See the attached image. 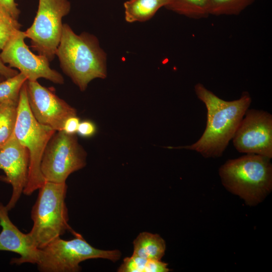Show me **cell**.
I'll use <instances>...</instances> for the list:
<instances>
[{"label":"cell","instance_id":"4","mask_svg":"<svg viewBox=\"0 0 272 272\" xmlns=\"http://www.w3.org/2000/svg\"><path fill=\"white\" fill-rule=\"evenodd\" d=\"M270 159L258 155L247 154L228 160L219 169L223 185L247 204L258 203L271 189Z\"/></svg>","mask_w":272,"mask_h":272},{"label":"cell","instance_id":"7","mask_svg":"<svg viewBox=\"0 0 272 272\" xmlns=\"http://www.w3.org/2000/svg\"><path fill=\"white\" fill-rule=\"evenodd\" d=\"M87 153L76 134L56 131L43 153L41 171L46 181L64 183L70 174L86 165Z\"/></svg>","mask_w":272,"mask_h":272},{"label":"cell","instance_id":"19","mask_svg":"<svg viewBox=\"0 0 272 272\" xmlns=\"http://www.w3.org/2000/svg\"><path fill=\"white\" fill-rule=\"evenodd\" d=\"M254 0H209L208 12L213 15H238Z\"/></svg>","mask_w":272,"mask_h":272},{"label":"cell","instance_id":"5","mask_svg":"<svg viewBox=\"0 0 272 272\" xmlns=\"http://www.w3.org/2000/svg\"><path fill=\"white\" fill-rule=\"evenodd\" d=\"M26 82L20 93L14 133L29 153L28 181L23 193L30 195L45 181L41 171V160L48 142L56 131L40 123L33 116L28 104Z\"/></svg>","mask_w":272,"mask_h":272},{"label":"cell","instance_id":"26","mask_svg":"<svg viewBox=\"0 0 272 272\" xmlns=\"http://www.w3.org/2000/svg\"><path fill=\"white\" fill-rule=\"evenodd\" d=\"M6 79L3 76L0 74V82Z\"/></svg>","mask_w":272,"mask_h":272},{"label":"cell","instance_id":"24","mask_svg":"<svg viewBox=\"0 0 272 272\" xmlns=\"http://www.w3.org/2000/svg\"><path fill=\"white\" fill-rule=\"evenodd\" d=\"M0 6L5 8L15 18L18 19L20 11L15 0H0Z\"/></svg>","mask_w":272,"mask_h":272},{"label":"cell","instance_id":"10","mask_svg":"<svg viewBox=\"0 0 272 272\" xmlns=\"http://www.w3.org/2000/svg\"><path fill=\"white\" fill-rule=\"evenodd\" d=\"M240 153L272 157V115L267 111H246L232 139Z\"/></svg>","mask_w":272,"mask_h":272},{"label":"cell","instance_id":"6","mask_svg":"<svg viewBox=\"0 0 272 272\" xmlns=\"http://www.w3.org/2000/svg\"><path fill=\"white\" fill-rule=\"evenodd\" d=\"M74 238L64 240L55 238L39 249L38 269L42 272H78L80 263L90 259L103 258L113 262L118 260L121 252L117 249L102 250L90 245L79 233L74 232Z\"/></svg>","mask_w":272,"mask_h":272},{"label":"cell","instance_id":"20","mask_svg":"<svg viewBox=\"0 0 272 272\" xmlns=\"http://www.w3.org/2000/svg\"><path fill=\"white\" fill-rule=\"evenodd\" d=\"M27 81V78L19 73L0 82V102H19L21 90Z\"/></svg>","mask_w":272,"mask_h":272},{"label":"cell","instance_id":"15","mask_svg":"<svg viewBox=\"0 0 272 272\" xmlns=\"http://www.w3.org/2000/svg\"><path fill=\"white\" fill-rule=\"evenodd\" d=\"M168 3V0H129L124 3L125 20L128 23L146 21Z\"/></svg>","mask_w":272,"mask_h":272},{"label":"cell","instance_id":"18","mask_svg":"<svg viewBox=\"0 0 272 272\" xmlns=\"http://www.w3.org/2000/svg\"><path fill=\"white\" fill-rule=\"evenodd\" d=\"M18 103L0 102V147L5 145L14 133Z\"/></svg>","mask_w":272,"mask_h":272},{"label":"cell","instance_id":"12","mask_svg":"<svg viewBox=\"0 0 272 272\" xmlns=\"http://www.w3.org/2000/svg\"><path fill=\"white\" fill-rule=\"evenodd\" d=\"M28 150L17 139L14 133L0 147V170L5 174L2 180L10 184L12 193L6 208L13 209L26 186L29 172Z\"/></svg>","mask_w":272,"mask_h":272},{"label":"cell","instance_id":"11","mask_svg":"<svg viewBox=\"0 0 272 272\" xmlns=\"http://www.w3.org/2000/svg\"><path fill=\"white\" fill-rule=\"evenodd\" d=\"M28 104L35 118L55 131L62 130L65 120L77 115L76 109L37 81L26 83Z\"/></svg>","mask_w":272,"mask_h":272},{"label":"cell","instance_id":"17","mask_svg":"<svg viewBox=\"0 0 272 272\" xmlns=\"http://www.w3.org/2000/svg\"><path fill=\"white\" fill-rule=\"evenodd\" d=\"M209 0H168L165 7L178 14L193 19L206 18Z\"/></svg>","mask_w":272,"mask_h":272},{"label":"cell","instance_id":"8","mask_svg":"<svg viewBox=\"0 0 272 272\" xmlns=\"http://www.w3.org/2000/svg\"><path fill=\"white\" fill-rule=\"evenodd\" d=\"M69 0H39L36 16L31 26L24 32L31 47L50 61L56 56L62 32V19L69 14Z\"/></svg>","mask_w":272,"mask_h":272},{"label":"cell","instance_id":"14","mask_svg":"<svg viewBox=\"0 0 272 272\" xmlns=\"http://www.w3.org/2000/svg\"><path fill=\"white\" fill-rule=\"evenodd\" d=\"M132 254L153 260H161L165 254L166 244L158 234L140 233L133 241Z\"/></svg>","mask_w":272,"mask_h":272},{"label":"cell","instance_id":"1","mask_svg":"<svg viewBox=\"0 0 272 272\" xmlns=\"http://www.w3.org/2000/svg\"><path fill=\"white\" fill-rule=\"evenodd\" d=\"M197 98L205 105L207 110V124L203 133L194 144L186 146L169 147L196 151L205 158L222 155L231 140L251 103L247 92L239 99L225 101L207 89L202 84L194 86Z\"/></svg>","mask_w":272,"mask_h":272},{"label":"cell","instance_id":"2","mask_svg":"<svg viewBox=\"0 0 272 272\" xmlns=\"http://www.w3.org/2000/svg\"><path fill=\"white\" fill-rule=\"evenodd\" d=\"M62 72L81 91L95 79L107 76L106 54L93 35L74 32L63 24L62 35L56 51Z\"/></svg>","mask_w":272,"mask_h":272},{"label":"cell","instance_id":"23","mask_svg":"<svg viewBox=\"0 0 272 272\" xmlns=\"http://www.w3.org/2000/svg\"><path fill=\"white\" fill-rule=\"evenodd\" d=\"M80 122V119L77 115L71 116L64 122L62 130L68 134H76Z\"/></svg>","mask_w":272,"mask_h":272},{"label":"cell","instance_id":"22","mask_svg":"<svg viewBox=\"0 0 272 272\" xmlns=\"http://www.w3.org/2000/svg\"><path fill=\"white\" fill-rule=\"evenodd\" d=\"M96 131L95 124L91 120H85L80 121L77 133L83 138H90L93 136Z\"/></svg>","mask_w":272,"mask_h":272},{"label":"cell","instance_id":"3","mask_svg":"<svg viewBox=\"0 0 272 272\" xmlns=\"http://www.w3.org/2000/svg\"><path fill=\"white\" fill-rule=\"evenodd\" d=\"M66 182L45 181L38 189L37 199L31 211L32 229L27 235L32 244L41 249L67 231H75L69 225L65 199Z\"/></svg>","mask_w":272,"mask_h":272},{"label":"cell","instance_id":"9","mask_svg":"<svg viewBox=\"0 0 272 272\" xmlns=\"http://www.w3.org/2000/svg\"><path fill=\"white\" fill-rule=\"evenodd\" d=\"M24 31L18 30L10 38L0 53L5 64L14 67L23 74L28 81L44 78L56 84H63V76L50 66V61L44 56L33 53L25 42Z\"/></svg>","mask_w":272,"mask_h":272},{"label":"cell","instance_id":"25","mask_svg":"<svg viewBox=\"0 0 272 272\" xmlns=\"http://www.w3.org/2000/svg\"><path fill=\"white\" fill-rule=\"evenodd\" d=\"M19 73L17 71L6 65L0 58V74L5 79L12 77Z\"/></svg>","mask_w":272,"mask_h":272},{"label":"cell","instance_id":"16","mask_svg":"<svg viewBox=\"0 0 272 272\" xmlns=\"http://www.w3.org/2000/svg\"><path fill=\"white\" fill-rule=\"evenodd\" d=\"M168 264L161 260L145 258L132 254L123 259L118 272H167Z\"/></svg>","mask_w":272,"mask_h":272},{"label":"cell","instance_id":"13","mask_svg":"<svg viewBox=\"0 0 272 272\" xmlns=\"http://www.w3.org/2000/svg\"><path fill=\"white\" fill-rule=\"evenodd\" d=\"M9 211L0 202V250L19 254V258H14L11 262L17 265L25 263L36 264L39 257V249L31 242L27 235L22 232L11 221Z\"/></svg>","mask_w":272,"mask_h":272},{"label":"cell","instance_id":"21","mask_svg":"<svg viewBox=\"0 0 272 272\" xmlns=\"http://www.w3.org/2000/svg\"><path fill=\"white\" fill-rule=\"evenodd\" d=\"M21 28L18 19L0 6V51L10 38Z\"/></svg>","mask_w":272,"mask_h":272}]
</instances>
